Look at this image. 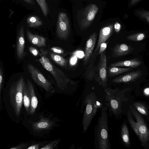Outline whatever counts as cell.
Here are the masks:
<instances>
[{"label":"cell","instance_id":"5","mask_svg":"<svg viewBox=\"0 0 149 149\" xmlns=\"http://www.w3.org/2000/svg\"><path fill=\"white\" fill-rule=\"evenodd\" d=\"M84 103L85 108L82 120V132L84 133L87 130L93 118L102 105L96 94L93 92L86 95Z\"/></svg>","mask_w":149,"mask_h":149},{"label":"cell","instance_id":"22","mask_svg":"<svg viewBox=\"0 0 149 149\" xmlns=\"http://www.w3.org/2000/svg\"><path fill=\"white\" fill-rule=\"evenodd\" d=\"M49 55L51 59L55 63L63 68H67L68 60L62 56L52 52L49 53Z\"/></svg>","mask_w":149,"mask_h":149},{"label":"cell","instance_id":"37","mask_svg":"<svg viewBox=\"0 0 149 149\" xmlns=\"http://www.w3.org/2000/svg\"><path fill=\"white\" fill-rule=\"evenodd\" d=\"M39 148L40 145L38 144H35L32 145L26 148V149H38Z\"/></svg>","mask_w":149,"mask_h":149},{"label":"cell","instance_id":"17","mask_svg":"<svg viewBox=\"0 0 149 149\" xmlns=\"http://www.w3.org/2000/svg\"><path fill=\"white\" fill-rule=\"evenodd\" d=\"M98 55V52L95 53L93 52L89 62L88 67L85 73L86 78L89 80H92L95 78L97 67L95 65V62L96 58Z\"/></svg>","mask_w":149,"mask_h":149},{"label":"cell","instance_id":"11","mask_svg":"<svg viewBox=\"0 0 149 149\" xmlns=\"http://www.w3.org/2000/svg\"><path fill=\"white\" fill-rule=\"evenodd\" d=\"M16 44L17 56L19 59H22L25 55L24 28L23 26L20 27L18 32Z\"/></svg>","mask_w":149,"mask_h":149},{"label":"cell","instance_id":"1","mask_svg":"<svg viewBox=\"0 0 149 149\" xmlns=\"http://www.w3.org/2000/svg\"><path fill=\"white\" fill-rule=\"evenodd\" d=\"M107 106L101 109L94 130V146L97 149H110L109 132V118Z\"/></svg>","mask_w":149,"mask_h":149},{"label":"cell","instance_id":"35","mask_svg":"<svg viewBox=\"0 0 149 149\" xmlns=\"http://www.w3.org/2000/svg\"><path fill=\"white\" fill-rule=\"evenodd\" d=\"M114 27L115 31L118 33L120 30L121 25L118 22H116L114 24Z\"/></svg>","mask_w":149,"mask_h":149},{"label":"cell","instance_id":"24","mask_svg":"<svg viewBox=\"0 0 149 149\" xmlns=\"http://www.w3.org/2000/svg\"><path fill=\"white\" fill-rule=\"evenodd\" d=\"M132 70L131 68H121L109 66V76L114 77L123 73L128 72Z\"/></svg>","mask_w":149,"mask_h":149},{"label":"cell","instance_id":"26","mask_svg":"<svg viewBox=\"0 0 149 149\" xmlns=\"http://www.w3.org/2000/svg\"><path fill=\"white\" fill-rule=\"evenodd\" d=\"M39 5L43 15L47 17L49 12V9L46 0H36Z\"/></svg>","mask_w":149,"mask_h":149},{"label":"cell","instance_id":"19","mask_svg":"<svg viewBox=\"0 0 149 149\" xmlns=\"http://www.w3.org/2000/svg\"><path fill=\"white\" fill-rule=\"evenodd\" d=\"M27 84L31 95V106L30 114L33 115L35 112L38 104V100L36 96L34 86L31 81L27 80Z\"/></svg>","mask_w":149,"mask_h":149},{"label":"cell","instance_id":"14","mask_svg":"<svg viewBox=\"0 0 149 149\" xmlns=\"http://www.w3.org/2000/svg\"><path fill=\"white\" fill-rule=\"evenodd\" d=\"M142 74V72L138 70L116 77L113 79L112 81L113 82L117 83L131 82L135 81L140 77Z\"/></svg>","mask_w":149,"mask_h":149},{"label":"cell","instance_id":"18","mask_svg":"<svg viewBox=\"0 0 149 149\" xmlns=\"http://www.w3.org/2000/svg\"><path fill=\"white\" fill-rule=\"evenodd\" d=\"M53 124L52 121L45 118H42L38 121L32 123L33 129L36 132H40L44 130L49 129Z\"/></svg>","mask_w":149,"mask_h":149},{"label":"cell","instance_id":"15","mask_svg":"<svg viewBox=\"0 0 149 149\" xmlns=\"http://www.w3.org/2000/svg\"><path fill=\"white\" fill-rule=\"evenodd\" d=\"M134 49L125 44L116 45L113 47L112 53L113 57H118L127 55L131 52Z\"/></svg>","mask_w":149,"mask_h":149},{"label":"cell","instance_id":"2","mask_svg":"<svg viewBox=\"0 0 149 149\" xmlns=\"http://www.w3.org/2000/svg\"><path fill=\"white\" fill-rule=\"evenodd\" d=\"M130 108L127 114L128 122L142 146L146 145L149 141V129L141 115L131 105Z\"/></svg>","mask_w":149,"mask_h":149},{"label":"cell","instance_id":"16","mask_svg":"<svg viewBox=\"0 0 149 149\" xmlns=\"http://www.w3.org/2000/svg\"><path fill=\"white\" fill-rule=\"evenodd\" d=\"M28 39L33 45L39 47L46 46V38L42 36L32 33L28 29L26 30Z\"/></svg>","mask_w":149,"mask_h":149},{"label":"cell","instance_id":"7","mask_svg":"<svg viewBox=\"0 0 149 149\" xmlns=\"http://www.w3.org/2000/svg\"><path fill=\"white\" fill-rule=\"evenodd\" d=\"M27 68L31 78L37 84L47 91L51 93L54 92V89L51 82L37 68L31 63L28 65Z\"/></svg>","mask_w":149,"mask_h":149},{"label":"cell","instance_id":"21","mask_svg":"<svg viewBox=\"0 0 149 149\" xmlns=\"http://www.w3.org/2000/svg\"><path fill=\"white\" fill-rule=\"evenodd\" d=\"M23 101L26 111L28 114H29L31 106V95L27 83L25 82L23 90Z\"/></svg>","mask_w":149,"mask_h":149},{"label":"cell","instance_id":"10","mask_svg":"<svg viewBox=\"0 0 149 149\" xmlns=\"http://www.w3.org/2000/svg\"><path fill=\"white\" fill-rule=\"evenodd\" d=\"M98 10V6L94 4H90L85 8L81 22L82 29H86L90 25Z\"/></svg>","mask_w":149,"mask_h":149},{"label":"cell","instance_id":"30","mask_svg":"<svg viewBox=\"0 0 149 149\" xmlns=\"http://www.w3.org/2000/svg\"><path fill=\"white\" fill-rule=\"evenodd\" d=\"M137 13L141 17L145 19L149 23V11L140 10L137 11Z\"/></svg>","mask_w":149,"mask_h":149},{"label":"cell","instance_id":"12","mask_svg":"<svg viewBox=\"0 0 149 149\" xmlns=\"http://www.w3.org/2000/svg\"><path fill=\"white\" fill-rule=\"evenodd\" d=\"M97 34L95 32L91 34L87 40L85 49L84 65L86 66L89 63V60L93 53L95 47Z\"/></svg>","mask_w":149,"mask_h":149},{"label":"cell","instance_id":"31","mask_svg":"<svg viewBox=\"0 0 149 149\" xmlns=\"http://www.w3.org/2000/svg\"><path fill=\"white\" fill-rule=\"evenodd\" d=\"M58 143V141H55L47 144L40 148V149H53L57 146Z\"/></svg>","mask_w":149,"mask_h":149},{"label":"cell","instance_id":"29","mask_svg":"<svg viewBox=\"0 0 149 149\" xmlns=\"http://www.w3.org/2000/svg\"><path fill=\"white\" fill-rule=\"evenodd\" d=\"M49 50L52 52L63 56H66L67 53L61 48L56 46L52 47L49 48Z\"/></svg>","mask_w":149,"mask_h":149},{"label":"cell","instance_id":"34","mask_svg":"<svg viewBox=\"0 0 149 149\" xmlns=\"http://www.w3.org/2000/svg\"><path fill=\"white\" fill-rule=\"evenodd\" d=\"M107 45V43L105 42L102 43L100 46L99 50L98 55H100L106 50Z\"/></svg>","mask_w":149,"mask_h":149},{"label":"cell","instance_id":"40","mask_svg":"<svg viewBox=\"0 0 149 149\" xmlns=\"http://www.w3.org/2000/svg\"><path fill=\"white\" fill-rule=\"evenodd\" d=\"M53 0L55 1V0Z\"/></svg>","mask_w":149,"mask_h":149},{"label":"cell","instance_id":"39","mask_svg":"<svg viewBox=\"0 0 149 149\" xmlns=\"http://www.w3.org/2000/svg\"><path fill=\"white\" fill-rule=\"evenodd\" d=\"M141 0H131L130 2V4L134 5L139 1Z\"/></svg>","mask_w":149,"mask_h":149},{"label":"cell","instance_id":"9","mask_svg":"<svg viewBox=\"0 0 149 149\" xmlns=\"http://www.w3.org/2000/svg\"><path fill=\"white\" fill-rule=\"evenodd\" d=\"M70 28L69 19L64 12L58 14L56 24V33L58 38L62 40H66L70 33Z\"/></svg>","mask_w":149,"mask_h":149},{"label":"cell","instance_id":"33","mask_svg":"<svg viewBox=\"0 0 149 149\" xmlns=\"http://www.w3.org/2000/svg\"><path fill=\"white\" fill-rule=\"evenodd\" d=\"M29 49L30 52L35 56H37L39 54L38 51L34 47H30L29 48Z\"/></svg>","mask_w":149,"mask_h":149},{"label":"cell","instance_id":"36","mask_svg":"<svg viewBox=\"0 0 149 149\" xmlns=\"http://www.w3.org/2000/svg\"><path fill=\"white\" fill-rule=\"evenodd\" d=\"M27 146V145L25 143H22L16 146L11 148L10 149H23Z\"/></svg>","mask_w":149,"mask_h":149},{"label":"cell","instance_id":"25","mask_svg":"<svg viewBox=\"0 0 149 149\" xmlns=\"http://www.w3.org/2000/svg\"><path fill=\"white\" fill-rule=\"evenodd\" d=\"M121 138L123 142L127 146L130 144V139L128 128L126 124L124 123L123 124L121 131Z\"/></svg>","mask_w":149,"mask_h":149},{"label":"cell","instance_id":"8","mask_svg":"<svg viewBox=\"0 0 149 149\" xmlns=\"http://www.w3.org/2000/svg\"><path fill=\"white\" fill-rule=\"evenodd\" d=\"M107 59L105 51L102 53L97 67L95 80L105 89L107 86Z\"/></svg>","mask_w":149,"mask_h":149},{"label":"cell","instance_id":"23","mask_svg":"<svg viewBox=\"0 0 149 149\" xmlns=\"http://www.w3.org/2000/svg\"><path fill=\"white\" fill-rule=\"evenodd\" d=\"M27 26L31 28H37L43 24L42 20L38 16L32 15L29 16L26 19Z\"/></svg>","mask_w":149,"mask_h":149},{"label":"cell","instance_id":"20","mask_svg":"<svg viewBox=\"0 0 149 149\" xmlns=\"http://www.w3.org/2000/svg\"><path fill=\"white\" fill-rule=\"evenodd\" d=\"M141 61L137 58H133L127 60L119 61L111 63L110 67H127L136 68L141 65Z\"/></svg>","mask_w":149,"mask_h":149},{"label":"cell","instance_id":"28","mask_svg":"<svg viewBox=\"0 0 149 149\" xmlns=\"http://www.w3.org/2000/svg\"><path fill=\"white\" fill-rule=\"evenodd\" d=\"M133 105L141 113L146 116L148 115V113L147 108L143 103L136 102L134 103Z\"/></svg>","mask_w":149,"mask_h":149},{"label":"cell","instance_id":"13","mask_svg":"<svg viewBox=\"0 0 149 149\" xmlns=\"http://www.w3.org/2000/svg\"><path fill=\"white\" fill-rule=\"evenodd\" d=\"M113 25L112 24L102 28L100 31L97 44L94 53L99 52L101 44L105 42L110 36L113 29Z\"/></svg>","mask_w":149,"mask_h":149},{"label":"cell","instance_id":"27","mask_svg":"<svg viewBox=\"0 0 149 149\" xmlns=\"http://www.w3.org/2000/svg\"><path fill=\"white\" fill-rule=\"evenodd\" d=\"M145 37L144 33H139L129 36L126 37V39L130 40L139 41L143 40Z\"/></svg>","mask_w":149,"mask_h":149},{"label":"cell","instance_id":"3","mask_svg":"<svg viewBox=\"0 0 149 149\" xmlns=\"http://www.w3.org/2000/svg\"><path fill=\"white\" fill-rule=\"evenodd\" d=\"M128 89L127 88L120 91L117 88L104 89L106 104L110 116L112 115L117 117L120 115L122 102L125 100L124 93Z\"/></svg>","mask_w":149,"mask_h":149},{"label":"cell","instance_id":"6","mask_svg":"<svg viewBox=\"0 0 149 149\" xmlns=\"http://www.w3.org/2000/svg\"><path fill=\"white\" fill-rule=\"evenodd\" d=\"M25 83L23 77L21 76L11 85L9 90L10 103L17 116L19 115L23 103V90Z\"/></svg>","mask_w":149,"mask_h":149},{"label":"cell","instance_id":"38","mask_svg":"<svg viewBox=\"0 0 149 149\" xmlns=\"http://www.w3.org/2000/svg\"><path fill=\"white\" fill-rule=\"evenodd\" d=\"M28 4L30 5H34L35 4V2L34 0H23Z\"/></svg>","mask_w":149,"mask_h":149},{"label":"cell","instance_id":"32","mask_svg":"<svg viewBox=\"0 0 149 149\" xmlns=\"http://www.w3.org/2000/svg\"><path fill=\"white\" fill-rule=\"evenodd\" d=\"M3 83V73L2 68L1 67L0 68V105H1V92Z\"/></svg>","mask_w":149,"mask_h":149},{"label":"cell","instance_id":"4","mask_svg":"<svg viewBox=\"0 0 149 149\" xmlns=\"http://www.w3.org/2000/svg\"><path fill=\"white\" fill-rule=\"evenodd\" d=\"M39 61L42 67L48 71L54 77L58 88L63 90L68 87L69 83L72 85L75 82L69 78L63 72L56 66L46 55L42 56Z\"/></svg>","mask_w":149,"mask_h":149}]
</instances>
